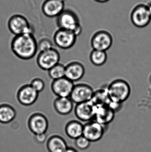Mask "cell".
<instances>
[{
	"mask_svg": "<svg viewBox=\"0 0 151 152\" xmlns=\"http://www.w3.org/2000/svg\"><path fill=\"white\" fill-rule=\"evenodd\" d=\"M11 49L15 56L24 60L33 58L37 51V42L33 34L15 36L11 42Z\"/></svg>",
	"mask_w": 151,
	"mask_h": 152,
	"instance_id": "6da1fadb",
	"label": "cell"
},
{
	"mask_svg": "<svg viewBox=\"0 0 151 152\" xmlns=\"http://www.w3.org/2000/svg\"><path fill=\"white\" fill-rule=\"evenodd\" d=\"M56 23L59 28L72 31L77 37L82 32V27L78 15L70 9H65L57 17Z\"/></svg>",
	"mask_w": 151,
	"mask_h": 152,
	"instance_id": "7a4b0ae2",
	"label": "cell"
},
{
	"mask_svg": "<svg viewBox=\"0 0 151 152\" xmlns=\"http://www.w3.org/2000/svg\"><path fill=\"white\" fill-rule=\"evenodd\" d=\"M106 88L111 101L117 103L122 104L128 99L131 94L129 84L121 79L113 80Z\"/></svg>",
	"mask_w": 151,
	"mask_h": 152,
	"instance_id": "3957f363",
	"label": "cell"
},
{
	"mask_svg": "<svg viewBox=\"0 0 151 152\" xmlns=\"http://www.w3.org/2000/svg\"><path fill=\"white\" fill-rule=\"evenodd\" d=\"M8 27L10 32L15 36L34 33L33 28L28 20L21 14L12 16L8 20Z\"/></svg>",
	"mask_w": 151,
	"mask_h": 152,
	"instance_id": "277c9868",
	"label": "cell"
},
{
	"mask_svg": "<svg viewBox=\"0 0 151 152\" xmlns=\"http://www.w3.org/2000/svg\"><path fill=\"white\" fill-rule=\"evenodd\" d=\"M60 55L54 48L48 50L40 52L36 57L37 66L40 69L48 71L53 66L59 63Z\"/></svg>",
	"mask_w": 151,
	"mask_h": 152,
	"instance_id": "5b68a950",
	"label": "cell"
},
{
	"mask_svg": "<svg viewBox=\"0 0 151 152\" xmlns=\"http://www.w3.org/2000/svg\"><path fill=\"white\" fill-rule=\"evenodd\" d=\"M130 19L137 27L143 28L147 26L151 20L147 4H139L136 5L131 11Z\"/></svg>",
	"mask_w": 151,
	"mask_h": 152,
	"instance_id": "8992f818",
	"label": "cell"
},
{
	"mask_svg": "<svg viewBox=\"0 0 151 152\" xmlns=\"http://www.w3.org/2000/svg\"><path fill=\"white\" fill-rule=\"evenodd\" d=\"M27 121L30 130L35 134L46 133L48 128L49 121L42 113H33L28 116Z\"/></svg>",
	"mask_w": 151,
	"mask_h": 152,
	"instance_id": "52a82bcc",
	"label": "cell"
},
{
	"mask_svg": "<svg viewBox=\"0 0 151 152\" xmlns=\"http://www.w3.org/2000/svg\"><path fill=\"white\" fill-rule=\"evenodd\" d=\"M93 88L85 83L74 85L70 96V99L75 104L91 101L94 95Z\"/></svg>",
	"mask_w": 151,
	"mask_h": 152,
	"instance_id": "ba28073f",
	"label": "cell"
},
{
	"mask_svg": "<svg viewBox=\"0 0 151 152\" xmlns=\"http://www.w3.org/2000/svg\"><path fill=\"white\" fill-rule=\"evenodd\" d=\"M113 39L111 34L106 30H99L91 37L90 45L93 50L106 52L111 47Z\"/></svg>",
	"mask_w": 151,
	"mask_h": 152,
	"instance_id": "9c48e42d",
	"label": "cell"
},
{
	"mask_svg": "<svg viewBox=\"0 0 151 152\" xmlns=\"http://www.w3.org/2000/svg\"><path fill=\"white\" fill-rule=\"evenodd\" d=\"M77 37L72 31L59 28L53 35V42L58 48L68 50L74 45Z\"/></svg>",
	"mask_w": 151,
	"mask_h": 152,
	"instance_id": "30bf717a",
	"label": "cell"
},
{
	"mask_svg": "<svg viewBox=\"0 0 151 152\" xmlns=\"http://www.w3.org/2000/svg\"><path fill=\"white\" fill-rule=\"evenodd\" d=\"M106 126L95 120L86 122L83 125V136L91 142H98L103 136Z\"/></svg>",
	"mask_w": 151,
	"mask_h": 152,
	"instance_id": "8fae6325",
	"label": "cell"
},
{
	"mask_svg": "<svg viewBox=\"0 0 151 152\" xmlns=\"http://www.w3.org/2000/svg\"><path fill=\"white\" fill-rule=\"evenodd\" d=\"M39 94L29 84H25L21 86L17 90V100L24 106H31L37 101Z\"/></svg>",
	"mask_w": 151,
	"mask_h": 152,
	"instance_id": "7c38bea8",
	"label": "cell"
},
{
	"mask_svg": "<svg viewBox=\"0 0 151 152\" xmlns=\"http://www.w3.org/2000/svg\"><path fill=\"white\" fill-rule=\"evenodd\" d=\"M96 106L91 101L76 104L74 114L76 118L83 122L94 120L96 113Z\"/></svg>",
	"mask_w": 151,
	"mask_h": 152,
	"instance_id": "4fadbf2b",
	"label": "cell"
},
{
	"mask_svg": "<svg viewBox=\"0 0 151 152\" xmlns=\"http://www.w3.org/2000/svg\"><path fill=\"white\" fill-rule=\"evenodd\" d=\"M74 83L65 77L53 80L51 88L57 97H69L74 86Z\"/></svg>",
	"mask_w": 151,
	"mask_h": 152,
	"instance_id": "5bb4252c",
	"label": "cell"
},
{
	"mask_svg": "<svg viewBox=\"0 0 151 152\" xmlns=\"http://www.w3.org/2000/svg\"><path fill=\"white\" fill-rule=\"evenodd\" d=\"M64 2L59 0H45L42 5L43 13L48 18H57L65 10Z\"/></svg>",
	"mask_w": 151,
	"mask_h": 152,
	"instance_id": "9a60e30c",
	"label": "cell"
},
{
	"mask_svg": "<svg viewBox=\"0 0 151 152\" xmlns=\"http://www.w3.org/2000/svg\"><path fill=\"white\" fill-rule=\"evenodd\" d=\"M85 74V67L79 61H72L65 66V77L74 83L81 79Z\"/></svg>",
	"mask_w": 151,
	"mask_h": 152,
	"instance_id": "2e32d148",
	"label": "cell"
},
{
	"mask_svg": "<svg viewBox=\"0 0 151 152\" xmlns=\"http://www.w3.org/2000/svg\"><path fill=\"white\" fill-rule=\"evenodd\" d=\"M53 104L56 112L62 116L70 114L74 109L73 102L70 97H57Z\"/></svg>",
	"mask_w": 151,
	"mask_h": 152,
	"instance_id": "e0dca14e",
	"label": "cell"
},
{
	"mask_svg": "<svg viewBox=\"0 0 151 152\" xmlns=\"http://www.w3.org/2000/svg\"><path fill=\"white\" fill-rule=\"evenodd\" d=\"M96 108L95 116L94 120L105 126L113 120L115 112L109 106H99Z\"/></svg>",
	"mask_w": 151,
	"mask_h": 152,
	"instance_id": "ac0fdd59",
	"label": "cell"
},
{
	"mask_svg": "<svg viewBox=\"0 0 151 152\" xmlns=\"http://www.w3.org/2000/svg\"><path fill=\"white\" fill-rule=\"evenodd\" d=\"M16 109L7 103L0 104V123L7 124L13 121L17 117Z\"/></svg>",
	"mask_w": 151,
	"mask_h": 152,
	"instance_id": "d6986e66",
	"label": "cell"
},
{
	"mask_svg": "<svg viewBox=\"0 0 151 152\" xmlns=\"http://www.w3.org/2000/svg\"><path fill=\"white\" fill-rule=\"evenodd\" d=\"M64 129L66 135L71 139L75 140L83 135V125L78 121L72 120L67 122Z\"/></svg>",
	"mask_w": 151,
	"mask_h": 152,
	"instance_id": "ffe728a7",
	"label": "cell"
},
{
	"mask_svg": "<svg viewBox=\"0 0 151 152\" xmlns=\"http://www.w3.org/2000/svg\"><path fill=\"white\" fill-rule=\"evenodd\" d=\"M48 147L50 152H65L68 148L66 140L62 136H54L48 142Z\"/></svg>",
	"mask_w": 151,
	"mask_h": 152,
	"instance_id": "44dd1931",
	"label": "cell"
},
{
	"mask_svg": "<svg viewBox=\"0 0 151 152\" xmlns=\"http://www.w3.org/2000/svg\"><path fill=\"white\" fill-rule=\"evenodd\" d=\"M90 60L94 66H101L107 61V53L105 51L93 50L90 54Z\"/></svg>",
	"mask_w": 151,
	"mask_h": 152,
	"instance_id": "7402d4cb",
	"label": "cell"
},
{
	"mask_svg": "<svg viewBox=\"0 0 151 152\" xmlns=\"http://www.w3.org/2000/svg\"><path fill=\"white\" fill-rule=\"evenodd\" d=\"M65 74V66L60 63L57 64L48 71L49 77L53 80L64 77Z\"/></svg>",
	"mask_w": 151,
	"mask_h": 152,
	"instance_id": "603a6c76",
	"label": "cell"
},
{
	"mask_svg": "<svg viewBox=\"0 0 151 152\" xmlns=\"http://www.w3.org/2000/svg\"><path fill=\"white\" fill-rule=\"evenodd\" d=\"M38 50L39 52L48 50L54 48L52 41L48 38L44 37L41 38L37 42Z\"/></svg>",
	"mask_w": 151,
	"mask_h": 152,
	"instance_id": "cb8c5ba5",
	"label": "cell"
},
{
	"mask_svg": "<svg viewBox=\"0 0 151 152\" xmlns=\"http://www.w3.org/2000/svg\"><path fill=\"white\" fill-rule=\"evenodd\" d=\"M29 85L39 93L43 91L45 87V82L40 77L34 78L30 81Z\"/></svg>",
	"mask_w": 151,
	"mask_h": 152,
	"instance_id": "d4e9b609",
	"label": "cell"
},
{
	"mask_svg": "<svg viewBox=\"0 0 151 152\" xmlns=\"http://www.w3.org/2000/svg\"><path fill=\"white\" fill-rule=\"evenodd\" d=\"M90 143L91 142L83 135L75 140V146L81 150L88 149L90 146Z\"/></svg>",
	"mask_w": 151,
	"mask_h": 152,
	"instance_id": "484cf974",
	"label": "cell"
},
{
	"mask_svg": "<svg viewBox=\"0 0 151 152\" xmlns=\"http://www.w3.org/2000/svg\"><path fill=\"white\" fill-rule=\"evenodd\" d=\"M65 152H78L75 149L71 147H68Z\"/></svg>",
	"mask_w": 151,
	"mask_h": 152,
	"instance_id": "4316f807",
	"label": "cell"
},
{
	"mask_svg": "<svg viewBox=\"0 0 151 152\" xmlns=\"http://www.w3.org/2000/svg\"><path fill=\"white\" fill-rule=\"evenodd\" d=\"M147 7H148V10H149V13L150 15L151 18V1L150 2L148 3L147 4Z\"/></svg>",
	"mask_w": 151,
	"mask_h": 152,
	"instance_id": "83f0119b",
	"label": "cell"
},
{
	"mask_svg": "<svg viewBox=\"0 0 151 152\" xmlns=\"http://www.w3.org/2000/svg\"><path fill=\"white\" fill-rule=\"evenodd\" d=\"M96 1L98 2L99 3H105L108 2V1L110 0H95Z\"/></svg>",
	"mask_w": 151,
	"mask_h": 152,
	"instance_id": "f1b7e54d",
	"label": "cell"
},
{
	"mask_svg": "<svg viewBox=\"0 0 151 152\" xmlns=\"http://www.w3.org/2000/svg\"><path fill=\"white\" fill-rule=\"evenodd\" d=\"M149 80H150V84H151V75H150V79H149Z\"/></svg>",
	"mask_w": 151,
	"mask_h": 152,
	"instance_id": "f546056e",
	"label": "cell"
},
{
	"mask_svg": "<svg viewBox=\"0 0 151 152\" xmlns=\"http://www.w3.org/2000/svg\"><path fill=\"white\" fill-rule=\"evenodd\" d=\"M59 1H61L63 2H65L66 0H59Z\"/></svg>",
	"mask_w": 151,
	"mask_h": 152,
	"instance_id": "4dcf8cb0",
	"label": "cell"
}]
</instances>
